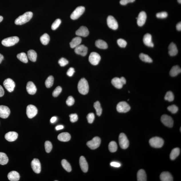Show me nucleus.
<instances>
[{"label": "nucleus", "instance_id": "obj_26", "mask_svg": "<svg viewBox=\"0 0 181 181\" xmlns=\"http://www.w3.org/2000/svg\"><path fill=\"white\" fill-rule=\"evenodd\" d=\"M112 84L116 88L120 89L122 88L124 85L120 78L116 77L113 79L112 81Z\"/></svg>", "mask_w": 181, "mask_h": 181}, {"label": "nucleus", "instance_id": "obj_36", "mask_svg": "<svg viewBox=\"0 0 181 181\" xmlns=\"http://www.w3.org/2000/svg\"><path fill=\"white\" fill-rule=\"evenodd\" d=\"M139 57L142 61L146 63H151L153 62L152 58L147 54L142 53L140 54Z\"/></svg>", "mask_w": 181, "mask_h": 181}, {"label": "nucleus", "instance_id": "obj_6", "mask_svg": "<svg viewBox=\"0 0 181 181\" xmlns=\"http://www.w3.org/2000/svg\"><path fill=\"white\" fill-rule=\"evenodd\" d=\"M101 143L100 138L96 137L93 138L91 141L87 142V145L91 149L94 150L99 147Z\"/></svg>", "mask_w": 181, "mask_h": 181}, {"label": "nucleus", "instance_id": "obj_15", "mask_svg": "<svg viewBox=\"0 0 181 181\" xmlns=\"http://www.w3.org/2000/svg\"><path fill=\"white\" fill-rule=\"evenodd\" d=\"M75 53L79 55L82 56H85L87 52V48L83 45H80L75 48Z\"/></svg>", "mask_w": 181, "mask_h": 181}, {"label": "nucleus", "instance_id": "obj_57", "mask_svg": "<svg viewBox=\"0 0 181 181\" xmlns=\"http://www.w3.org/2000/svg\"><path fill=\"white\" fill-rule=\"evenodd\" d=\"M176 28L177 30L179 31L181 30V22L177 24Z\"/></svg>", "mask_w": 181, "mask_h": 181}, {"label": "nucleus", "instance_id": "obj_60", "mask_svg": "<svg viewBox=\"0 0 181 181\" xmlns=\"http://www.w3.org/2000/svg\"><path fill=\"white\" fill-rule=\"evenodd\" d=\"M4 59V57L2 54L0 53V64H1L2 61Z\"/></svg>", "mask_w": 181, "mask_h": 181}, {"label": "nucleus", "instance_id": "obj_5", "mask_svg": "<svg viewBox=\"0 0 181 181\" xmlns=\"http://www.w3.org/2000/svg\"><path fill=\"white\" fill-rule=\"evenodd\" d=\"M119 143L122 149H126L129 146V142L127 137L124 133H121L119 137Z\"/></svg>", "mask_w": 181, "mask_h": 181}, {"label": "nucleus", "instance_id": "obj_8", "mask_svg": "<svg viewBox=\"0 0 181 181\" xmlns=\"http://www.w3.org/2000/svg\"><path fill=\"white\" fill-rule=\"evenodd\" d=\"M85 11V8L83 6L77 7L73 11L71 15V18L73 20H75L82 15Z\"/></svg>", "mask_w": 181, "mask_h": 181}, {"label": "nucleus", "instance_id": "obj_30", "mask_svg": "<svg viewBox=\"0 0 181 181\" xmlns=\"http://www.w3.org/2000/svg\"><path fill=\"white\" fill-rule=\"evenodd\" d=\"M181 72V69L180 67L178 65H175L171 69L170 71V75L172 77H176L178 74L180 73Z\"/></svg>", "mask_w": 181, "mask_h": 181}, {"label": "nucleus", "instance_id": "obj_48", "mask_svg": "<svg viewBox=\"0 0 181 181\" xmlns=\"http://www.w3.org/2000/svg\"><path fill=\"white\" fill-rule=\"evenodd\" d=\"M87 122L89 124H92L94 122L95 119V115L93 113H89L87 116Z\"/></svg>", "mask_w": 181, "mask_h": 181}, {"label": "nucleus", "instance_id": "obj_28", "mask_svg": "<svg viewBox=\"0 0 181 181\" xmlns=\"http://www.w3.org/2000/svg\"><path fill=\"white\" fill-rule=\"evenodd\" d=\"M137 177L138 181H146L147 180L146 174L145 171L143 169H140L138 171Z\"/></svg>", "mask_w": 181, "mask_h": 181}, {"label": "nucleus", "instance_id": "obj_40", "mask_svg": "<svg viewBox=\"0 0 181 181\" xmlns=\"http://www.w3.org/2000/svg\"><path fill=\"white\" fill-rule=\"evenodd\" d=\"M108 148L110 152L112 153L116 152L118 149V145L116 142L114 141L111 142L109 144Z\"/></svg>", "mask_w": 181, "mask_h": 181}, {"label": "nucleus", "instance_id": "obj_31", "mask_svg": "<svg viewBox=\"0 0 181 181\" xmlns=\"http://www.w3.org/2000/svg\"><path fill=\"white\" fill-rule=\"evenodd\" d=\"M95 45L97 47L102 49H106L108 48V45L104 41L99 39L95 42Z\"/></svg>", "mask_w": 181, "mask_h": 181}, {"label": "nucleus", "instance_id": "obj_11", "mask_svg": "<svg viewBox=\"0 0 181 181\" xmlns=\"http://www.w3.org/2000/svg\"><path fill=\"white\" fill-rule=\"evenodd\" d=\"M161 121L164 125L169 128H172L174 125V122L171 116L167 115H163L161 117Z\"/></svg>", "mask_w": 181, "mask_h": 181}, {"label": "nucleus", "instance_id": "obj_20", "mask_svg": "<svg viewBox=\"0 0 181 181\" xmlns=\"http://www.w3.org/2000/svg\"><path fill=\"white\" fill-rule=\"evenodd\" d=\"M144 43L147 46L153 47L154 45L152 42V37L149 33L146 34L144 36L143 39Z\"/></svg>", "mask_w": 181, "mask_h": 181}, {"label": "nucleus", "instance_id": "obj_41", "mask_svg": "<svg viewBox=\"0 0 181 181\" xmlns=\"http://www.w3.org/2000/svg\"><path fill=\"white\" fill-rule=\"evenodd\" d=\"M54 77L50 75L46 79L45 82L46 86L47 88H50L53 85L54 83Z\"/></svg>", "mask_w": 181, "mask_h": 181}, {"label": "nucleus", "instance_id": "obj_3", "mask_svg": "<svg viewBox=\"0 0 181 181\" xmlns=\"http://www.w3.org/2000/svg\"><path fill=\"white\" fill-rule=\"evenodd\" d=\"M19 41V39L17 36L10 37L4 39L1 41L3 45L6 47H10L14 45L17 43Z\"/></svg>", "mask_w": 181, "mask_h": 181}, {"label": "nucleus", "instance_id": "obj_12", "mask_svg": "<svg viewBox=\"0 0 181 181\" xmlns=\"http://www.w3.org/2000/svg\"><path fill=\"white\" fill-rule=\"evenodd\" d=\"M4 86L9 92H11L14 90L15 83L13 80L8 78L5 80L3 83Z\"/></svg>", "mask_w": 181, "mask_h": 181}, {"label": "nucleus", "instance_id": "obj_51", "mask_svg": "<svg viewBox=\"0 0 181 181\" xmlns=\"http://www.w3.org/2000/svg\"><path fill=\"white\" fill-rule=\"evenodd\" d=\"M168 16V14L166 12H162L157 13L156 16L158 18L164 19L166 18Z\"/></svg>", "mask_w": 181, "mask_h": 181}, {"label": "nucleus", "instance_id": "obj_52", "mask_svg": "<svg viewBox=\"0 0 181 181\" xmlns=\"http://www.w3.org/2000/svg\"><path fill=\"white\" fill-rule=\"evenodd\" d=\"M70 121L72 122H76L78 120V116L76 114H72L70 115Z\"/></svg>", "mask_w": 181, "mask_h": 181}, {"label": "nucleus", "instance_id": "obj_32", "mask_svg": "<svg viewBox=\"0 0 181 181\" xmlns=\"http://www.w3.org/2000/svg\"><path fill=\"white\" fill-rule=\"evenodd\" d=\"M180 153V150L178 148L173 149L170 153V158L172 160H174L178 157Z\"/></svg>", "mask_w": 181, "mask_h": 181}, {"label": "nucleus", "instance_id": "obj_56", "mask_svg": "<svg viewBox=\"0 0 181 181\" xmlns=\"http://www.w3.org/2000/svg\"><path fill=\"white\" fill-rule=\"evenodd\" d=\"M5 94V91L2 87L0 85V97H3Z\"/></svg>", "mask_w": 181, "mask_h": 181}, {"label": "nucleus", "instance_id": "obj_58", "mask_svg": "<svg viewBox=\"0 0 181 181\" xmlns=\"http://www.w3.org/2000/svg\"><path fill=\"white\" fill-rule=\"evenodd\" d=\"M56 120H57V118L56 117L54 116L52 117L50 120V122L51 123H53L56 121Z\"/></svg>", "mask_w": 181, "mask_h": 181}, {"label": "nucleus", "instance_id": "obj_49", "mask_svg": "<svg viewBox=\"0 0 181 181\" xmlns=\"http://www.w3.org/2000/svg\"><path fill=\"white\" fill-rule=\"evenodd\" d=\"M58 63L61 67H64V66L67 65L69 63V61L65 58H61L59 60Z\"/></svg>", "mask_w": 181, "mask_h": 181}, {"label": "nucleus", "instance_id": "obj_62", "mask_svg": "<svg viewBox=\"0 0 181 181\" xmlns=\"http://www.w3.org/2000/svg\"><path fill=\"white\" fill-rule=\"evenodd\" d=\"M178 3H181V0H178Z\"/></svg>", "mask_w": 181, "mask_h": 181}, {"label": "nucleus", "instance_id": "obj_46", "mask_svg": "<svg viewBox=\"0 0 181 181\" xmlns=\"http://www.w3.org/2000/svg\"><path fill=\"white\" fill-rule=\"evenodd\" d=\"M62 90V89L61 87L60 86L57 87L52 93V95L54 97H57L61 93Z\"/></svg>", "mask_w": 181, "mask_h": 181}, {"label": "nucleus", "instance_id": "obj_54", "mask_svg": "<svg viewBox=\"0 0 181 181\" xmlns=\"http://www.w3.org/2000/svg\"><path fill=\"white\" fill-rule=\"evenodd\" d=\"M75 72V71L73 67H71L68 69L67 72V75L69 77H72Z\"/></svg>", "mask_w": 181, "mask_h": 181}, {"label": "nucleus", "instance_id": "obj_27", "mask_svg": "<svg viewBox=\"0 0 181 181\" xmlns=\"http://www.w3.org/2000/svg\"><path fill=\"white\" fill-rule=\"evenodd\" d=\"M57 138L60 141L67 142L69 141L71 139V136L69 133L65 132L59 134Z\"/></svg>", "mask_w": 181, "mask_h": 181}, {"label": "nucleus", "instance_id": "obj_38", "mask_svg": "<svg viewBox=\"0 0 181 181\" xmlns=\"http://www.w3.org/2000/svg\"><path fill=\"white\" fill-rule=\"evenodd\" d=\"M61 164L63 168L68 172H70L71 171V167L69 163L65 159H63L61 161Z\"/></svg>", "mask_w": 181, "mask_h": 181}, {"label": "nucleus", "instance_id": "obj_19", "mask_svg": "<svg viewBox=\"0 0 181 181\" xmlns=\"http://www.w3.org/2000/svg\"><path fill=\"white\" fill-rule=\"evenodd\" d=\"M79 163L81 170L83 172L86 173L88 170V165L85 158L81 156L79 158Z\"/></svg>", "mask_w": 181, "mask_h": 181}, {"label": "nucleus", "instance_id": "obj_9", "mask_svg": "<svg viewBox=\"0 0 181 181\" xmlns=\"http://www.w3.org/2000/svg\"><path fill=\"white\" fill-rule=\"evenodd\" d=\"M38 113V110L35 106L32 105H29L27 106L26 114L29 118H32L35 116Z\"/></svg>", "mask_w": 181, "mask_h": 181}, {"label": "nucleus", "instance_id": "obj_61", "mask_svg": "<svg viewBox=\"0 0 181 181\" xmlns=\"http://www.w3.org/2000/svg\"><path fill=\"white\" fill-rule=\"evenodd\" d=\"M3 19V17L2 16H0V22L2 21Z\"/></svg>", "mask_w": 181, "mask_h": 181}, {"label": "nucleus", "instance_id": "obj_13", "mask_svg": "<svg viewBox=\"0 0 181 181\" xmlns=\"http://www.w3.org/2000/svg\"><path fill=\"white\" fill-rule=\"evenodd\" d=\"M107 24L109 28L114 30H116L118 28L117 21L114 17L112 15L109 16L107 19Z\"/></svg>", "mask_w": 181, "mask_h": 181}, {"label": "nucleus", "instance_id": "obj_43", "mask_svg": "<svg viewBox=\"0 0 181 181\" xmlns=\"http://www.w3.org/2000/svg\"><path fill=\"white\" fill-rule=\"evenodd\" d=\"M45 147L46 152L49 153L51 152L52 148V145L51 142L46 141L45 143Z\"/></svg>", "mask_w": 181, "mask_h": 181}, {"label": "nucleus", "instance_id": "obj_7", "mask_svg": "<svg viewBox=\"0 0 181 181\" xmlns=\"http://www.w3.org/2000/svg\"><path fill=\"white\" fill-rule=\"evenodd\" d=\"M130 107L127 103L122 102L119 103L116 107L117 111L120 113H126L129 111Z\"/></svg>", "mask_w": 181, "mask_h": 181}, {"label": "nucleus", "instance_id": "obj_2", "mask_svg": "<svg viewBox=\"0 0 181 181\" xmlns=\"http://www.w3.org/2000/svg\"><path fill=\"white\" fill-rule=\"evenodd\" d=\"M78 89L80 93L83 95H86L89 91V85L86 79L82 78L80 80L77 86Z\"/></svg>", "mask_w": 181, "mask_h": 181}, {"label": "nucleus", "instance_id": "obj_42", "mask_svg": "<svg viewBox=\"0 0 181 181\" xmlns=\"http://www.w3.org/2000/svg\"><path fill=\"white\" fill-rule=\"evenodd\" d=\"M174 94L170 91L166 93L164 97L165 100L168 101L169 102H172L174 100Z\"/></svg>", "mask_w": 181, "mask_h": 181}, {"label": "nucleus", "instance_id": "obj_47", "mask_svg": "<svg viewBox=\"0 0 181 181\" xmlns=\"http://www.w3.org/2000/svg\"><path fill=\"white\" fill-rule=\"evenodd\" d=\"M117 43L119 46L122 48H125L127 44L126 41L122 39H118L117 41Z\"/></svg>", "mask_w": 181, "mask_h": 181}, {"label": "nucleus", "instance_id": "obj_59", "mask_svg": "<svg viewBox=\"0 0 181 181\" xmlns=\"http://www.w3.org/2000/svg\"><path fill=\"white\" fill-rule=\"evenodd\" d=\"M64 126L62 125H59L56 126L55 129L56 130H59L63 129Z\"/></svg>", "mask_w": 181, "mask_h": 181}, {"label": "nucleus", "instance_id": "obj_14", "mask_svg": "<svg viewBox=\"0 0 181 181\" xmlns=\"http://www.w3.org/2000/svg\"><path fill=\"white\" fill-rule=\"evenodd\" d=\"M31 165L34 172L37 174L40 173L41 171V165L38 159L35 158L31 162Z\"/></svg>", "mask_w": 181, "mask_h": 181}, {"label": "nucleus", "instance_id": "obj_16", "mask_svg": "<svg viewBox=\"0 0 181 181\" xmlns=\"http://www.w3.org/2000/svg\"><path fill=\"white\" fill-rule=\"evenodd\" d=\"M10 110L8 107L4 106H0V117L7 118L10 114Z\"/></svg>", "mask_w": 181, "mask_h": 181}, {"label": "nucleus", "instance_id": "obj_22", "mask_svg": "<svg viewBox=\"0 0 181 181\" xmlns=\"http://www.w3.org/2000/svg\"><path fill=\"white\" fill-rule=\"evenodd\" d=\"M26 89L29 94L32 95L35 94L37 91L36 86L32 81H29L27 83Z\"/></svg>", "mask_w": 181, "mask_h": 181}, {"label": "nucleus", "instance_id": "obj_21", "mask_svg": "<svg viewBox=\"0 0 181 181\" xmlns=\"http://www.w3.org/2000/svg\"><path fill=\"white\" fill-rule=\"evenodd\" d=\"M18 137V134L14 132H10L5 134L6 140L9 142H12L16 140Z\"/></svg>", "mask_w": 181, "mask_h": 181}, {"label": "nucleus", "instance_id": "obj_33", "mask_svg": "<svg viewBox=\"0 0 181 181\" xmlns=\"http://www.w3.org/2000/svg\"><path fill=\"white\" fill-rule=\"evenodd\" d=\"M28 57L31 61L35 62L37 59V54L34 50H30L28 52Z\"/></svg>", "mask_w": 181, "mask_h": 181}, {"label": "nucleus", "instance_id": "obj_4", "mask_svg": "<svg viewBox=\"0 0 181 181\" xmlns=\"http://www.w3.org/2000/svg\"><path fill=\"white\" fill-rule=\"evenodd\" d=\"M149 143L152 147L155 148H160L164 144V141L162 138L159 137L152 138L149 140Z\"/></svg>", "mask_w": 181, "mask_h": 181}, {"label": "nucleus", "instance_id": "obj_24", "mask_svg": "<svg viewBox=\"0 0 181 181\" xmlns=\"http://www.w3.org/2000/svg\"><path fill=\"white\" fill-rule=\"evenodd\" d=\"M168 53L171 56H174L178 53V49L176 44L173 42L171 43L168 47Z\"/></svg>", "mask_w": 181, "mask_h": 181}, {"label": "nucleus", "instance_id": "obj_35", "mask_svg": "<svg viewBox=\"0 0 181 181\" xmlns=\"http://www.w3.org/2000/svg\"><path fill=\"white\" fill-rule=\"evenodd\" d=\"M50 37L47 33H45L41 37L40 40L41 43L44 45H47L50 41Z\"/></svg>", "mask_w": 181, "mask_h": 181}, {"label": "nucleus", "instance_id": "obj_37", "mask_svg": "<svg viewBox=\"0 0 181 181\" xmlns=\"http://www.w3.org/2000/svg\"><path fill=\"white\" fill-rule=\"evenodd\" d=\"M17 57L21 61L24 63H27L28 62V56L24 52L19 53L17 55Z\"/></svg>", "mask_w": 181, "mask_h": 181}, {"label": "nucleus", "instance_id": "obj_17", "mask_svg": "<svg viewBox=\"0 0 181 181\" xmlns=\"http://www.w3.org/2000/svg\"><path fill=\"white\" fill-rule=\"evenodd\" d=\"M146 13L145 11H142L140 12L137 19V24L139 26H143L145 24L147 19Z\"/></svg>", "mask_w": 181, "mask_h": 181}, {"label": "nucleus", "instance_id": "obj_1", "mask_svg": "<svg viewBox=\"0 0 181 181\" xmlns=\"http://www.w3.org/2000/svg\"><path fill=\"white\" fill-rule=\"evenodd\" d=\"M33 13L31 11H28L22 15H20L15 19V24L17 25H22L28 22L32 19Z\"/></svg>", "mask_w": 181, "mask_h": 181}, {"label": "nucleus", "instance_id": "obj_50", "mask_svg": "<svg viewBox=\"0 0 181 181\" xmlns=\"http://www.w3.org/2000/svg\"><path fill=\"white\" fill-rule=\"evenodd\" d=\"M75 103V100L73 97L71 96H69L68 97L67 101H66V104L68 106H72Z\"/></svg>", "mask_w": 181, "mask_h": 181}, {"label": "nucleus", "instance_id": "obj_29", "mask_svg": "<svg viewBox=\"0 0 181 181\" xmlns=\"http://www.w3.org/2000/svg\"><path fill=\"white\" fill-rule=\"evenodd\" d=\"M81 38L79 37H76L73 39L70 43V45L71 48H74L80 45L81 42Z\"/></svg>", "mask_w": 181, "mask_h": 181}, {"label": "nucleus", "instance_id": "obj_18", "mask_svg": "<svg viewBox=\"0 0 181 181\" xmlns=\"http://www.w3.org/2000/svg\"><path fill=\"white\" fill-rule=\"evenodd\" d=\"M89 33L88 29L86 27L82 26L80 27L78 30L76 31L75 34L77 36L86 37L88 36Z\"/></svg>", "mask_w": 181, "mask_h": 181}, {"label": "nucleus", "instance_id": "obj_23", "mask_svg": "<svg viewBox=\"0 0 181 181\" xmlns=\"http://www.w3.org/2000/svg\"><path fill=\"white\" fill-rule=\"evenodd\" d=\"M7 178L10 181H18L20 178V176L18 172L13 171L9 173Z\"/></svg>", "mask_w": 181, "mask_h": 181}, {"label": "nucleus", "instance_id": "obj_44", "mask_svg": "<svg viewBox=\"0 0 181 181\" xmlns=\"http://www.w3.org/2000/svg\"><path fill=\"white\" fill-rule=\"evenodd\" d=\"M61 20L60 19H57L52 24L51 26V29L52 30H55L61 24Z\"/></svg>", "mask_w": 181, "mask_h": 181}, {"label": "nucleus", "instance_id": "obj_53", "mask_svg": "<svg viewBox=\"0 0 181 181\" xmlns=\"http://www.w3.org/2000/svg\"><path fill=\"white\" fill-rule=\"evenodd\" d=\"M135 0H121L120 3L122 5H126L128 3H133Z\"/></svg>", "mask_w": 181, "mask_h": 181}, {"label": "nucleus", "instance_id": "obj_25", "mask_svg": "<svg viewBox=\"0 0 181 181\" xmlns=\"http://www.w3.org/2000/svg\"><path fill=\"white\" fill-rule=\"evenodd\" d=\"M160 179L162 181H172L173 177L170 173L168 172H163L161 173Z\"/></svg>", "mask_w": 181, "mask_h": 181}, {"label": "nucleus", "instance_id": "obj_39", "mask_svg": "<svg viewBox=\"0 0 181 181\" xmlns=\"http://www.w3.org/2000/svg\"><path fill=\"white\" fill-rule=\"evenodd\" d=\"M94 107L96 110L97 115L100 116L102 113V108L101 107L100 102H97L94 104Z\"/></svg>", "mask_w": 181, "mask_h": 181}, {"label": "nucleus", "instance_id": "obj_34", "mask_svg": "<svg viewBox=\"0 0 181 181\" xmlns=\"http://www.w3.org/2000/svg\"><path fill=\"white\" fill-rule=\"evenodd\" d=\"M9 162V158L5 153L0 152V164L5 165Z\"/></svg>", "mask_w": 181, "mask_h": 181}, {"label": "nucleus", "instance_id": "obj_45", "mask_svg": "<svg viewBox=\"0 0 181 181\" xmlns=\"http://www.w3.org/2000/svg\"><path fill=\"white\" fill-rule=\"evenodd\" d=\"M167 109L169 112L173 114H176L178 112V107L175 105L168 106Z\"/></svg>", "mask_w": 181, "mask_h": 181}, {"label": "nucleus", "instance_id": "obj_55", "mask_svg": "<svg viewBox=\"0 0 181 181\" xmlns=\"http://www.w3.org/2000/svg\"><path fill=\"white\" fill-rule=\"evenodd\" d=\"M110 165L112 167H119L121 165L120 163L116 162H112L110 163Z\"/></svg>", "mask_w": 181, "mask_h": 181}, {"label": "nucleus", "instance_id": "obj_10", "mask_svg": "<svg viewBox=\"0 0 181 181\" xmlns=\"http://www.w3.org/2000/svg\"><path fill=\"white\" fill-rule=\"evenodd\" d=\"M89 61L92 65H98L101 60V57L99 54L96 52H92L89 56Z\"/></svg>", "mask_w": 181, "mask_h": 181}]
</instances>
